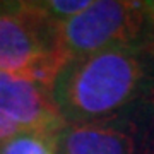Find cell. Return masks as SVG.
<instances>
[{"label": "cell", "instance_id": "6da1fadb", "mask_svg": "<svg viewBox=\"0 0 154 154\" xmlns=\"http://www.w3.org/2000/svg\"><path fill=\"white\" fill-rule=\"evenodd\" d=\"M51 98L65 125L146 113L154 106V48H111L69 58Z\"/></svg>", "mask_w": 154, "mask_h": 154}, {"label": "cell", "instance_id": "7a4b0ae2", "mask_svg": "<svg viewBox=\"0 0 154 154\" xmlns=\"http://www.w3.org/2000/svg\"><path fill=\"white\" fill-rule=\"evenodd\" d=\"M58 50L67 57L111 48H154V2L98 0L55 28Z\"/></svg>", "mask_w": 154, "mask_h": 154}, {"label": "cell", "instance_id": "3957f363", "mask_svg": "<svg viewBox=\"0 0 154 154\" xmlns=\"http://www.w3.org/2000/svg\"><path fill=\"white\" fill-rule=\"evenodd\" d=\"M55 28L39 2L7 4L0 12V72L26 77L34 65L60 51Z\"/></svg>", "mask_w": 154, "mask_h": 154}, {"label": "cell", "instance_id": "277c9868", "mask_svg": "<svg viewBox=\"0 0 154 154\" xmlns=\"http://www.w3.org/2000/svg\"><path fill=\"white\" fill-rule=\"evenodd\" d=\"M134 116L65 125L53 135L55 154H147L151 139Z\"/></svg>", "mask_w": 154, "mask_h": 154}, {"label": "cell", "instance_id": "5b68a950", "mask_svg": "<svg viewBox=\"0 0 154 154\" xmlns=\"http://www.w3.org/2000/svg\"><path fill=\"white\" fill-rule=\"evenodd\" d=\"M0 113L14 122L21 132L53 137L65 127L48 88L5 72H0Z\"/></svg>", "mask_w": 154, "mask_h": 154}, {"label": "cell", "instance_id": "8992f818", "mask_svg": "<svg viewBox=\"0 0 154 154\" xmlns=\"http://www.w3.org/2000/svg\"><path fill=\"white\" fill-rule=\"evenodd\" d=\"M0 154H55L53 137L36 132H19L0 146Z\"/></svg>", "mask_w": 154, "mask_h": 154}, {"label": "cell", "instance_id": "52a82bcc", "mask_svg": "<svg viewBox=\"0 0 154 154\" xmlns=\"http://www.w3.org/2000/svg\"><path fill=\"white\" fill-rule=\"evenodd\" d=\"M91 2L93 0H46L39 2V5L51 21L65 22L86 11L91 5Z\"/></svg>", "mask_w": 154, "mask_h": 154}, {"label": "cell", "instance_id": "ba28073f", "mask_svg": "<svg viewBox=\"0 0 154 154\" xmlns=\"http://www.w3.org/2000/svg\"><path fill=\"white\" fill-rule=\"evenodd\" d=\"M19 132H21L19 127H17L14 122L9 120L5 115L0 113V146L4 142H7L9 139H12L14 135H17Z\"/></svg>", "mask_w": 154, "mask_h": 154}, {"label": "cell", "instance_id": "9c48e42d", "mask_svg": "<svg viewBox=\"0 0 154 154\" xmlns=\"http://www.w3.org/2000/svg\"><path fill=\"white\" fill-rule=\"evenodd\" d=\"M149 154H154V139H151V144H149Z\"/></svg>", "mask_w": 154, "mask_h": 154}, {"label": "cell", "instance_id": "30bf717a", "mask_svg": "<svg viewBox=\"0 0 154 154\" xmlns=\"http://www.w3.org/2000/svg\"><path fill=\"white\" fill-rule=\"evenodd\" d=\"M4 7H5V4H0V12L4 11Z\"/></svg>", "mask_w": 154, "mask_h": 154}]
</instances>
